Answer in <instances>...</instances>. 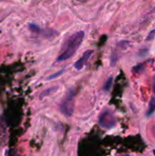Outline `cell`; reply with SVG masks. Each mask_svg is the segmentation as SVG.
Instances as JSON below:
<instances>
[{
    "label": "cell",
    "instance_id": "277c9868",
    "mask_svg": "<svg viewBox=\"0 0 155 156\" xmlns=\"http://www.w3.org/2000/svg\"><path fill=\"white\" fill-rule=\"evenodd\" d=\"M93 54V50L91 49H89V50H86L83 55L81 56V58L79 59H78L75 64H74V67L77 70H80L84 68V66L87 64V62L89 61L90 58L91 57V55Z\"/></svg>",
    "mask_w": 155,
    "mask_h": 156
},
{
    "label": "cell",
    "instance_id": "5b68a950",
    "mask_svg": "<svg viewBox=\"0 0 155 156\" xmlns=\"http://www.w3.org/2000/svg\"><path fill=\"white\" fill-rule=\"evenodd\" d=\"M155 112V98L152 97L149 102V106H148V110H147V116H152L153 114H154Z\"/></svg>",
    "mask_w": 155,
    "mask_h": 156
},
{
    "label": "cell",
    "instance_id": "8fae6325",
    "mask_svg": "<svg viewBox=\"0 0 155 156\" xmlns=\"http://www.w3.org/2000/svg\"><path fill=\"white\" fill-rule=\"evenodd\" d=\"M153 92L155 94V76L153 77Z\"/></svg>",
    "mask_w": 155,
    "mask_h": 156
},
{
    "label": "cell",
    "instance_id": "3957f363",
    "mask_svg": "<svg viewBox=\"0 0 155 156\" xmlns=\"http://www.w3.org/2000/svg\"><path fill=\"white\" fill-rule=\"evenodd\" d=\"M99 124L102 128L110 130V129L116 126L117 120H116V117L114 116V114L111 111L105 110L100 113V115L99 117Z\"/></svg>",
    "mask_w": 155,
    "mask_h": 156
},
{
    "label": "cell",
    "instance_id": "30bf717a",
    "mask_svg": "<svg viewBox=\"0 0 155 156\" xmlns=\"http://www.w3.org/2000/svg\"><path fill=\"white\" fill-rule=\"evenodd\" d=\"M154 37H155V30H152V31L149 33L148 37H146V40L151 41V40H153V39L154 38Z\"/></svg>",
    "mask_w": 155,
    "mask_h": 156
},
{
    "label": "cell",
    "instance_id": "9c48e42d",
    "mask_svg": "<svg viewBox=\"0 0 155 156\" xmlns=\"http://www.w3.org/2000/svg\"><path fill=\"white\" fill-rule=\"evenodd\" d=\"M29 27H30V30L31 31H33L34 33H37V32H39V27H37V26H36V25H33V24H31L30 26H29Z\"/></svg>",
    "mask_w": 155,
    "mask_h": 156
},
{
    "label": "cell",
    "instance_id": "8992f818",
    "mask_svg": "<svg viewBox=\"0 0 155 156\" xmlns=\"http://www.w3.org/2000/svg\"><path fill=\"white\" fill-rule=\"evenodd\" d=\"M58 86H54V87H51V88L47 89L46 90H44V91L40 94V98L42 99V98H44V97H47V96H48V95H51V94L55 93V92L58 90Z\"/></svg>",
    "mask_w": 155,
    "mask_h": 156
},
{
    "label": "cell",
    "instance_id": "52a82bcc",
    "mask_svg": "<svg viewBox=\"0 0 155 156\" xmlns=\"http://www.w3.org/2000/svg\"><path fill=\"white\" fill-rule=\"evenodd\" d=\"M112 82H113V78H112V77H110V78L106 80V82H105L104 85H103V90H104L105 92H109V91L111 90V86H112Z\"/></svg>",
    "mask_w": 155,
    "mask_h": 156
},
{
    "label": "cell",
    "instance_id": "7c38bea8",
    "mask_svg": "<svg viewBox=\"0 0 155 156\" xmlns=\"http://www.w3.org/2000/svg\"><path fill=\"white\" fill-rule=\"evenodd\" d=\"M119 156H129V155H128V154H126V155H125V154H123V155H119Z\"/></svg>",
    "mask_w": 155,
    "mask_h": 156
},
{
    "label": "cell",
    "instance_id": "7a4b0ae2",
    "mask_svg": "<svg viewBox=\"0 0 155 156\" xmlns=\"http://www.w3.org/2000/svg\"><path fill=\"white\" fill-rule=\"evenodd\" d=\"M76 90L74 88H70L66 95L64 96L63 100L60 102L59 109L63 115L66 117H71L74 112V101H75Z\"/></svg>",
    "mask_w": 155,
    "mask_h": 156
},
{
    "label": "cell",
    "instance_id": "6da1fadb",
    "mask_svg": "<svg viewBox=\"0 0 155 156\" xmlns=\"http://www.w3.org/2000/svg\"><path fill=\"white\" fill-rule=\"evenodd\" d=\"M84 35L85 33L83 31H78L69 37L62 46L61 52L58 55L57 61L61 62L71 58L80 47L84 38Z\"/></svg>",
    "mask_w": 155,
    "mask_h": 156
},
{
    "label": "cell",
    "instance_id": "ba28073f",
    "mask_svg": "<svg viewBox=\"0 0 155 156\" xmlns=\"http://www.w3.org/2000/svg\"><path fill=\"white\" fill-rule=\"evenodd\" d=\"M64 72V69H61L60 71H58L57 73H55V74H53V75H51L48 80H53V79H56V78H58V76H60L62 73Z\"/></svg>",
    "mask_w": 155,
    "mask_h": 156
}]
</instances>
